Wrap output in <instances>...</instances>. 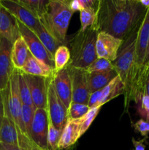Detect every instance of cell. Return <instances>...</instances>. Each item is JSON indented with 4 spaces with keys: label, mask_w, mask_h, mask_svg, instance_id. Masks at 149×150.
<instances>
[{
    "label": "cell",
    "mask_w": 149,
    "mask_h": 150,
    "mask_svg": "<svg viewBox=\"0 0 149 150\" xmlns=\"http://www.w3.org/2000/svg\"><path fill=\"white\" fill-rule=\"evenodd\" d=\"M146 11L139 0H99L93 26L124 41L138 31Z\"/></svg>",
    "instance_id": "obj_1"
},
{
    "label": "cell",
    "mask_w": 149,
    "mask_h": 150,
    "mask_svg": "<svg viewBox=\"0 0 149 150\" xmlns=\"http://www.w3.org/2000/svg\"><path fill=\"white\" fill-rule=\"evenodd\" d=\"M73 13L67 0H49L39 21L60 44L64 45Z\"/></svg>",
    "instance_id": "obj_2"
},
{
    "label": "cell",
    "mask_w": 149,
    "mask_h": 150,
    "mask_svg": "<svg viewBox=\"0 0 149 150\" xmlns=\"http://www.w3.org/2000/svg\"><path fill=\"white\" fill-rule=\"evenodd\" d=\"M98 31L93 25L85 32L79 30L70 40L71 60L69 65L86 69L97 59L96 42Z\"/></svg>",
    "instance_id": "obj_3"
},
{
    "label": "cell",
    "mask_w": 149,
    "mask_h": 150,
    "mask_svg": "<svg viewBox=\"0 0 149 150\" xmlns=\"http://www.w3.org/2000/svg\"><path fill=\"white\" fill-rule=\"evenodd\" d=\"M139 30V29H138ZM138 31L124 40L118 52L117 58L112 62L115 72L125 86L124 101L128 98L131 86L137 74L135 63V45Z\"/></svg>",
    "instance_id": "obj_4"
},
{
    "label": "cell",
    "mask_w": 149,
    "mask_h": 150,
    "mask_svg": "<svg viewBox=\"0 0 149 150\" xmlns=\"http://www.w3.org/2000/svg\"><path fill=\"white\" fill-rule=\"evenodd\" d=\"M46 110L48 120L57 130L62 132L68 120V109L56 92L53 78L48 79Z\"/></svg>",
    "instance_id": "obj_5"
},
{
    "label": "cell",
    "mask_w": 149,
    "mask_h": 150,
    "mask_svg": "<svg viewBox=\"0 0 149 150\" xmlns=\"http://www.w3.org/2000/svg\"><path fill=\"white\" fill-rule=\"evenodd\" d=\"M17 23L20 37L24 40L30 54L54 70L53 57L47 51L37 36L18 21H17Z\"/></svg>",
    "instance_id": "obj_6"
},
{
    "label": "cell",
    "mask_w": 149,
    "mask_h": 150,
    "mask_svg": "<svg viewBox=\"0 0 149 150\" xmlns=\"http://www.w3.org/2000/svg\"><path fill=\"white\" fill-rule=\"evenodd\" d=\"M67 68L72 81V102L88 105L91 95L88 81L89 73L86 69L70 65Z\"/></svg>",
    "instance_id": "obj_7"
},
{
    "label": "cell",
    "mask_w": 149,
    "mask_h": 150,
    "mask_svg": "<svg viewBox=\"0 0 149 150\" xmlns=\"http://www.w3.org/2000/svg\"><path fill=\"white\" fill-rule=\"evenodd\" d=\"M48 117L46 108H36L32 128L31 139L41 150H49L48 145Z\"/></svg>",
    "instance_id": "obj_8"
},
{
    "label": "cell",
    "mask_w": 149,
    "mask_h": 150,
    "mask_svg": "<svg viewBox=\"0 0 149 150\" xmlns=\"http://www.w3.org/2000/svg\"><path fill=\"white\" fill-rule=\"evenodd\" d=\"M124 41L110 34L99 32L96 42V52L97 58L105 59L113 62L117 58L118 52Z\"/></svg>",
    "instance_id": "obj_9"
},
{
    "label": "cell",
    "mask_w": 149,
    "mask_h": 150,
    "mask_svg": "<svg viewBox=\"0 0 149 150\" xmlns=\"http://www.w3.org/2000/svg\"><path fill=\"white\" fill-rule=\"evenodd\" d=\"M27 83L35 108H46L48 79L22 73Z\"/></svg>",
    "instance_id": "obj_10"
},
{
    "label": "cell",
    "mask_w": 149,
    "mask_h": 150,
    "mask_svg": "<svg viewBox=\"0 0 149 150\" xmlns=\"http://www.w3.org/2000/svg\"><path fill=\"white\" fill-rule=\"evenodd\" d=\"M13 43L0 36V90L6 89L14 67L11 60Z\"/></svg>",
    "instance_id": "obj_11"
},
{
    "label": "cell",
    "mask_w": 149,
    "mask_h": 150,
    "mask_svg": "<svg viewBox=\"0 0 149 150\" xmlns=\"http://www.w3.org/2000/svg\"><path fill=\"white\" fill-rule=\"evenodd\" d=\"M0 4L13 15L16 20L18 21L29 29L34 32L40 25L39 19L26 10L25 7L19 4L14 0H0Z\"/></svg>",
    "instance_id": "obj_12"
},
{
    "label": "cell",
    "mask_w": 149,
    "mask_h": 150,
    "mask_svg": "<svg viewBox=\"0 0 149 150\" xmlns=\"http://www.w3.org/2000/svg\"><path fill=\"white\" fill-rule=\"evenodd\" d=\"M149 42V8L147 9L144 19L139 28L135 45V63L137 74L142 67L145 57L146 51ZM136 74V76H137ZM135 76V78H136ZM133 84V83H132Z\"/></svg>",
    "instance_id": "obj_13"
},
{
    "label": "cell",
    "mask_w": 149,
    "mask_h": 150,
    "mask_svg": "<svg viewBox=\"0 0 149 150\" xmlns=\"http://www.w3.org/2000/svg\"><path fill=\"white\" fill-rule=\"evenodd\" d=\"M53 81L54 88L58 98L68 109L72 102V89L71 79L67 68L55 73L53 77Z\"/></svg>",
    "instance_id": "obj_14"
},
{
    "label": "cell",
    "mask_w": 149,
    "mask_h": 150,
    "mask_svg": "<svg viewBox=\"0 0 149 150\" xmlns=\"http://www.w3.org/2000/svg\"><path fill=\"white\" fill-rule=\"evenodd\" d=\"M0 36L12 43L20 37L15 18L0 4Z\"/></svg>",
    "instance_id": "obj_15"
},
{
    "label": "cell",
    "mask_w": 149,
    "mask_h": 150,
    "mask_svg": "<svg viewBox=\"0 0 149 150\" xmlns=\"http://www.w3.org/2000/svg\"><path fill=\"white\" fill-rule=\"evenodd\" d=\"M80 125H81V119L67 120V123L63 128L61 138L58 142V149H69L73 145L75 144L77 140L81 137Z\"/></svg>",
    "instance_id": "obj_16"
},
{
    "label": "cell",
    "mask_w": 149,
    "mask_h": 150,
    "mask_svg": "<svg viewBox=\"0 0 149 150\" xmlns=\"http://www.w3.org/2000/svg\"><path fill=\"white\" fill-rule=\"evenodd\" d=\"M20 71L25 74L40 76L47 79L53 78L55 74V70L53 69L47 65L43 62L35 58L30 53L24 66Z\"/></svg>",
    "instance_id": "obj_17"
},
{
    "label": "cell",
    "mask_w": 149,
    "mask_h": 150,
    "mask_svg": "<svg viewBox=\"0 0 149 150\" xmlns=\"http://www.w3.org/2000/svg\"><path fill=\"white\" fill-rule=\"evenodd\" d=\"M125 92V86L119 76L114 78L106 86L100 89V98L99 101V106L102 107L111 100L117 98Z\"/></svg>",
    "instance_id": "obj_18"
},
{
    "label": "cell",
    "mask_w": 149,
    "mask_h": 150,
    "mask_svg": "<svg viewBox=\"0 0 149 150\" xmlns=\"http://www.w3.org/2000/svg\"><path fill=\"white\" fill-rule=\"evenodd\" d=\"M117 76L118 75L115 70L105 72H92L89 73L88 81L90 93L92 94L103 89Z\"/></svg>",
    "instance_id": "obj_19"
},
{
    "label": "cell",
    "mask_w": 149,
    "mask_h": 150,
    "mask_svg": "<svg viewBox=\"0 0 149 150\" xmlns=\"http://www.w3.org/2000/svg\"><path fill=\"white\" fill-rule=\"evenodd\" d=\"M0 143L19 146V135L14 122L4 116L0 127Z\"/></svg>",
    "instance_id": "obj_20"
},
{
    "label": "cell",
    "mask_w": 149,
    "mask_h": 150,
    "mask_svg": "<svg viewBox=\"0 0 149 150\" xmlns=\"http://www.w3.org/2000/svg\"><path fill=\"white\" fill-rule=\"evenodd\" d=\"M29 53L24 40L21 37L18 38L12 47L11 60L13 67L16 70H21L29 57Z\"/></svg>",
    "instance_id": "obj_21"
},
{
    "label": "cell",
    "mask_w": 149,
    "mask_h": 150,
    "mask_svg": "<svg viewBox=\"0 0 149 150\" xmlns=\"http://www.w3.org/2000/svg\"><path fill=\"white\" fill-rule=\"evenodd\" d=\"M35 35L37 36V38H39V40L41 41V42L42 43V45H44L45 48L47 49V51L53 56L54 57V54L56 51L57 48L61 45V44H60L45 28L42 26V25H39L37 27V29L33 32Z\"/></svg>",
    "instance_id": "obj_22"
},
{
    "label": "cell",
    "mask_w": 149,
    "mask_h": 150,
    "mask_svg": "<svg viewBox=\"0 0 149 150\" xmlns=\"http://www.w3.org/2000/svg\"><path fill=\"white\" fill-rule=\"evenodd\" d=\"M53 59L55 73L67 68L71 60V54L68 47L65 45H60L54 54Z\"/></svg>",
    "instance_id": "obj_23"
},
{
    "label": "cell",
    "mask_w": 149,
    "mask_h": 150,
    "mask_svg": "<svg viewBox=\"0 0 149 150\" xmlns=\"http://www.w3.org/2000/svg\"><path fill=\"white\" fill-rule=\"evenodd\" d=\"M15 1L39 19L45 12V7L49 0H15Z\"/></svg>",
    "instance_id": "obj_24"
},
{
    "label": "cell",
    "mask_w": 149,
    "mask_h": 150,
    "mask_svg": "<svg viewBox=\"0 0 149 150\" xmlns=\"http://www.w3.org/2000/svg\"><path fill=\"white\" fill-rule=\"evenodd\" d=\"M18 87L22 104L34 107L29 86H28L27 83H26V80H25L24 77H23V73H22L20 70H19L18 73Z\"/></svg>",
    "instance_id": "obj_25"
},
{
    "label": "cell",
    "mask_w": 149,
    "mask_h": 150,
    "mask_svg": "<svg viewBox=\"0 0 149 150\" xmlns=\"http://www.w3.org/2000/svg\"><path fill=\"white\" fill-rule=\"evenodd\" d=\"M96 18V9L94 8H85L80 11V31L85 32L89 27L91 26L95 23Z\"/></svg>",
    "instance_id": "obj_26"
},
{
    "label": "cell",
    "mask_w": 149,
    "mask_h": 150,
    "mask_svg": "<svg viewBox=\"0 0 149 150\" xmlns=\"http://www.w3.org/2000/svg\"><path fill=\"white\" fill-rule=\"evenodd\" d=\"M90 108L88 105L77 103L72 102L68 108V119L70 120H79L84 117Z\"/></svg>",
    "instance_id": "obj_27"
},
{
    "label": "cell",
    "mask_w": 149,
    "mask_h": 150,
    "mask_svg": "<svg viewBox=\"0 0 149 150\" xmlns=\"http://www.w3.org/2000/svg\"><path fill=\"white\" fill-rule=\"evenodd\" d=\"M89 73L92 72H105L114 70V66L112 62L105 59L97 58L86 69Z\"/></svg>",
    "instance_id": "obj_28"
},
{
    "label": "cell",
    "mask_w": 149,
    "mask_h": 150,
    "mask_svg": "<svg viewBox=\"0 0 149 150\" xmlns=\"http://www.w3.org/2000/svg\"><path fill=\"white\" fill-rule=\"evenodd\" d=\"M35 109L34 107L29 106V105H22V120H23V125L28 136L31 139V128H32V121H33Z\"/></svg>",
    "instance_id": "obj_29"
},
{
    "label": "cell",
    "mask_w": 149,
    "mask_h": 150,
    "mask_svg": "<svg viewBox=\"0 0 149 150\" xmlns=\"http://www.w3.org/2000/svg\"><path fill=\"white\" fill-rule=\"evenodd\" d=\"M62 132L58 130L48 120V145L49 150H58V145Z\"/></svg>",
    "instance_id": "obj_30"
},
{
    "label": "cell",
    "mask_w": 149,
    "mask_h": 150,
    "mask_svg": "<svg viewBox=\"0 0 149 150\" xmlns=\"http://www.w3.org/2000/svg\"><path fill=\"white\" fill-rule=\"evenodd\" d=\"M101 107H96V108H90L89 112L86 114L83 117L81 118V125H80V135L81 136L86 133L91 126V123L95 120L97 116L98 113L99 112Z\"/></svg>",
    "instance_id": "obj_31"
},
{
    "label": "cell",
    "mask_w": 149,
    "mask_h": 150,
    "mask_svg": "<svg viewBox=\"0 0 149 150\" xmlns=\"http://www.w3.org/2000/svg\"><path fill=\"white\" fill-rule=\"evenodd\" d=\"M136 104L140 117H143V120L149 122V97L143 95Z\"/></svg>",
    "instance_id": "obj_32"
},
{
    "label": "cell",
    "mask_w": 149,
    "mask_h": 150,
    "mask_svg": "<svg viewBox=\"0 0 149 150\" xmlns=\"http://www.w3.org/2000/svg\"><path fill=\"white\" fill-rule=\"evenodd\" d=\"M134 130L139 132L144 137H147L149 133V122L140 119L133 125Z\"/></svg>",
    "instance_id": "obj_33"
},
{
    "label": "cell",
    "mask_w": 149,
    "mask_h": 150,
    "mask_svg": "<svg viewBox=\"0 0 149 150\" xmlns=\"http://www.w3.org/2000/svg\"><path fill=\"white\" fill-rule=\"evenodd\" d=\"M139 73L142 75H144V76H148L149 74V42L148 45L147 51H146L145 57L143 65L139 70Z\"/></svg>",
    "instance_id": "obj_34"
},
{
    "label": "cell",
    "mask_w": 149,
    "mask_h": 150,
    "mask_svg": "<svg viewBox=\"0 0 149 150\" xmlns=\"http://www.w3.org/2000/svg\"><path fill=\"white\" fill-rule=\"evenodd\" d=\"M148 139L147 137H144V139H141V140L137 141L135 140L134 138H132L131 141H132V144L134 145V150H145V149L146 145L145 144V142H146V140Z\"/></svg>",
    "instance_id": "obj_35"
},
{
    "label": "cell",
    "mask_w": 149,
    "mask_h": 150,
    "mask_svg": "<svg viewBox=\"0 0 149 150\" xmlns=\"http://www.w3.org/2000/svg\"><path fill=\"white\" fill-rule=\"evenodd\" d=\"M68 5L70 10L75 13L76 11H81L83 10L81 5H80V0H72V1H68Z\"/></svg>",
    "instance_id": "obj_36"
},
{
    "label": "cell",
    "mask_w": 149,
    "mask_h": 150,
    "mask_svg": "<svg viewBox=\"0 0 149 150\" xmlns=\"http://www.w3.org/2000/svg\"><path fill=\"white\" fill-rule=\"evenodd\" d=\"M5 114H4V102H3V98L2 94H1V91L0 90V127H1V123H2L3 119H4Z\"/></svg>",
    "instance_id": "obj_37"
},
{
    "label": "cell",
    "mask_w": 149,
    "mask_h": 150,
    "mask_svg": "<svg viewBox=\"0 0 149 150\" xmlns=\"http://www.w3.org/2000/svg\"><path fill=\"white\" fill-rule=\"evenodd\" d=\"M0 148L3 150H25L22 148L17 146H13V145L7 144L0 143Z\"/></svg>",
    "instance_id": "obj_38"
},
{
    "label": "cell",
    "mask_w": 149,
    "mask_h": 150,
    "mask_svg": "<svg viewBox=\"0 0 149 150\" xmlns=\"http://www.w3.org/2000/svg\"><path fill=\"white\" fill-rule=\"evenodd\" d=\"M144 95H147L149 97V74L146 80L145 85V89H144Z\"/></svg>",
    "instance_id": "obj_39"
},
{
    "label": "cell",
    "mask_w": 149,
    "mask_h": 150,
    "mask_svg": "<svg viewBox=\"0 0 149 150\" xmlns=\"http://www.w3.org/2000/svg\"><path fill=\"white\" fill-rule=\"evenodd\" d=\"M139 1L146 9L149 8V0H139Z\"/></svg>",
    "instance_id": "obj_40"
},
{
    "label": "cell",
    "mask_w": 149,
    "mask_h": 150,
    "mask_svg": "<svg viewBox=\"0 0 149 150\" xmlns=\"http://www.w3.org/2000/svg\"><path fill=\"white\" fill-rule=\"evenodd\" d=\"M0 150H3L2 149H1V148H0Z\"/></svg>",
    "instance_id": "obj_41"
}]
</instances>
